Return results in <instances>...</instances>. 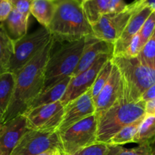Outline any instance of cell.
I'll return each mask as SVG.
<instances>
[{"label": "cell", "instance_id": "cell-14", "mask_svg": "<svg viewBox=\"0 0 155 155\" xmlns=\"http://www.w3.org/2000/svg\"><path fill=\"white\" fill-rule=\"evenodd\" d=\"M28 130L27 120L24 115L1 124L0 155H10L21 138Z\"/></svg>", "mask_w": 155, "mask_h": 155}, {"label": "cell", "instance_id": "cell-15", "mask_svg": "<svg viewBox=\"0 0 155 155\" xmlns=\"http://www.w3.org/2000/svg\"><path fill=\"white\" fill-rule=\"evenodd\" d=\"M114 43L100 40L93 36L85 38V45L81 58L72 77L78 75L92 66L95 61L103 54L113 56Z\"/></svg>", "mask_w": 155, "mask_h": 155}, {"label": "cell", "instance_id": "cell-18", "mask_svg": "<svg viewBox=\"0 0 155 155\" xmlns=\"http://www.w3.org/2000/svg\"><path fill=\"white\" fill-rule=\"evenodd\" d=\"M29 18L12 8L7 19L2 24L4 26L9 37L16 41L27 35Z\"/></svg>", "mask_w": 155, "mask_h": 155}, {"label": "cell", "instance_id": "cell-5", "mask_svg": "<svg viewBox=\"0 0 155 155\" xmlns=\"http://www.w3.org/2000/svg\"><path fill=\"white\" fill-rule=\"evenodd\" d=\"M85 45V38L68 42L50 55L45 68L42 90L52 87L68 77H72L81 58ZM41 91V92H42Z\"/></svg>", "mask_w": 155, "mask_h": 155}, {"label": "cell", "instance_id": "cell-8", "mask_svg": "<svg viewBox=\"0 0 155 155\" xmlns=\"http://www.w3.org/2000/svg\"><path fill=\"white\" fill-rule=\"evenodd\" d=\"M64 106L61 101L39 106L24 114L28 130L56 132L61 123Z\"/></svg>", "mask_w": 155, "mask_h": 155}, {"label": "cell", "instance_id": "cell-1", "mask_svg": "<svg viewBox=\"0 0 155 155\" xmlns=\"http://www.w3.org/2000/svg\"><path fill=\"white\" fill-rule=\"evenodd\" d=\"M54 40L51 38L46 45L15 74L13 94L1 124L23 115L42 90L47 61L51 55Z\"/></svg>", "mask_w": 155, "mask_h": 155}, {"label": "cell", "instance_id": "cell-31", "mask_svg": "<svg viewBox=\"0 0 155 155\" xmlns=\"http://www.w3.org/2000/svg\"><path fill=\"white\" fill-rule=\"evenodd\" d=\"M12 8L21 15L30 18V0H11Z\"/></svg>", "mask_w": 155, "mask_h": 155}, {"label": "cell", "instance_id": "cell-25", "mask_svg": "<svg viewBox=\"0 0 155 155\" xmlns=\"http://www.w3.org/2000/svg\"><path fill=\"white\" fill-rule=\"evenodd\" d=\"M105 155H155L152 145H141L133 148H126L122 145H107Z\"/></svg>", "mask_w": 155, "mask_h": 155}, {"label": "cell", "instance_id": "cell-39", "mask_svg": "<svg viewBox=\"0 0 155 155\" xmlns=\"http://www.w3.org/2000/svg\"><path fill=\"white\" fill-rule=\"evenodd\" d=\"M51 1H54V2H58V0H51Z\"/></svg>", "mask_w": 155, "mask_h": 155}, {"label": "cell", "instance_id": "cell-40", "mask_svg": "<svg viewBox=\"0 0 155 155\" xmlns=\"http://www.w3.org/2000/svg\"><path fill=\"white\" fill-rule=\"evenodd\" d=\"M58 155H61V153H59V154H58Z\"/></svg>", "mask_w": 155, "mask_h": 155}, {"label": "cell", "instance_id": "cell-28", "mask_svg": "<svg viewBox=\"0 0 155 155\" xmlns=\"http://www.w3.org/2000/svg\"><path fill=\"white\" fill-rule=\"evenodd\" d=\"M155 30V11H153L152 13L149 15L145 22L142 25L140 31L139 32L140 36V41L142 47L144 46L145 43L151 38Z\"/></svg>", "mask_w": 155, "mask_h": 155}, {"label": "cell", "instance_id": "cell-17", "mask_svg": "<svg viewBox=\"0 0 155 155\" xmlns=\"http://www.w3.org/2000/svg\"><path fill=\"white\" fill-rule=\"evenodd\" d=\"M71 77H67L62 81L59 82L58 83L53 86L52 87L49 88L46 90L42 91L35 98V99L31 103L27 110L36 108V107H39V106L60 101L62 96L64 94L65 90H66L67 87L68 86V83L71 80Z\"/></svg>", "mask_w": 155, "mask_h": 155}, {"label": "cell", "instance_id": "cell-19", "mask_svg": "<svg viewBox=\"0 0 155 155\" xmlns=\"http://www.w3.org/2000/svg\"><path fill=\"white\" fill-rule=\"evenodd\" d=\"M57 7V2L51 0H31L30 14L44 27L51 23Z\"/></svg>", "mask_w": 155, "mask_h": 155}, {"label": "cell", "instance_id": "cell-9", "mask_svg": "<svg viewBox=\"0 0 155 155\" xmlns=\"http://www.w3.org/2000/svg\"><path fill=\"white\" fill-rule=\"evenodd\" d=\"M49 149L60 150L61 145L58 132H26L10 155H38Z\"/></svg>", "mask_w": 155, "mask_h": 155}, {"label": "cell", "instance_id": "cell-38", "mask_svg": "<svg viewBox=\"0 0 155 155\" xmlns=\"http://www.w3.org/2000/svg\"><path fill=\"white\" fill-rule=\"evenodd\" d=\"M75 1L77 2H78L80 5H83L84 3H86V2L89 1V0H75Z\"/></svg>", "mask_w": 155, "mask_h": 155}, {"label": "cell", "instance_id": "cell-6", "mask_svg": "<svg viewBox=\"0 0 155 155\" xmlns=\"http://www.w3.org/2000/svg\"><path fill=\"white\" fill-rule=\"evenodd\" d=\"M61 155H74L85 148L97 143V117L95 114L77 123L58 133Z\"/></svg>", "mask_w": 155, "mask_h": 155}, {"label": "cell", "instance_id": "cell-41", "mask_svg": "<svg viewBox=\"0 0 155 155\" xmlns=\"http://www.w3.org/2000/svg\"><path fill=\"white\" fill-rule=\"evenodd\" d=\"M0 127H1V124H0Z\"/></svg>", "mask_w": 155, "mask_h": 155}, {"label": "cell", "instance_id": "cell-21", "mask_svg": "<svg viewBox=\"0 0 155 155\" xmlns=\"http://www.w3.org/2000/svg\"><path fill=\"white\" fill-rule=\"evenodd\" d=\"M13 51L14 41L8 36L3 24H0V75L8 72Z\"/></svg>", "mask_w": 155, "mask_h": 155}, {"label": "cell", "instance_id": "cell-22", "mask_svg": "<svg viewBox=\"0 0 155 155\" xmlns=\"http://www.w3.org/2000/svg\"><path fill=\"white\" fill-rule=\"evenodd\" d=\"M155 142V117L146 116L141 123L133 139V143L139 145H152Z\"/></svg>", "mask_w": 155, "mask_h": 155}, {"label": "cell", "instance_id": "cell-4", "mask_svg": "<svg viewBox=\"0 0 155 155\" xmlns=\"http://www.w3.org/2000/svg\"><path fill=\"white\" fill-rule=\"evenodd\" d=\"M145 117V102H127L122 96L97 117V143L108 144L121 129Z\"/></svg>", "mask_w": 155, "mask_h": 155}, {"label": "cell", "instance_id": "cell-27", "mask_svg": "<svg viewBox=\"0 0 155 155\" xmlns=\"http://www.w3.org/2000/svg\"><path fill=\"white\" fill-rule=\"evenodd\" d=\"M137 58L143 64L155 68V30L151 38L142 47Z\"/></svg>", "mask_w": 155, "mask_h": 155}, {"label": "cell", "instance_id": "cell-33", "mask_svg": "<svg viewBox=\"0 0 155 155\" xmlns=\"http://www.w3.org/2000/svg\"><path fill=\"white\" fill-rule=\"evenodd\" d=\"M12 10V5L10 0H0V23L7 19Z\"/></svg>", "mask_w": 155, "mask_h": 155}, {"label": "cell", "instance_id": "cell-7", "mask_svg": "<svg viewBox=\"0 0 155 155\" xmlns=\"http://www.w3.org/2000/svg\"><path fill=\"white\" fill-rule=\"evenodd\" d=\"M51 38L48 29L42 27L14 41V51L9 64L8 72L18 74L48 44Z\"/></svg>", "mask_w": 155, "mask_h": 155}, {"label": "cell", "instance_id": "cell-26", "mask_svg": "<svg viewBox=\"0 0 155 155\" xmlns=\"http://www.w3.org/2000/svg\"><path fill=\"white\" fill-rule=\"evenodd\" d=\"M112 68H113V63H112L111 59H110V60H108L104 64V66L101 68V69L98 72V75H97L96 78H95V82H94L92 88L90 89L92 100H94L96 98L97 95L101 92L102 88L104 87V85L107 82L110 76Z\"/></svg>", "mask_w": 155, "mask_h": 155}, {"label": "cell", "instance_id": "cell-3", "mask_svg": "<svg viewBox=\"0 0 155 155\" xmlns=\"http://www.w3.org/2000/svg\"><path fill=\"white\" fill-rule=\"evenodd\" d=\"M112 63L121 77L122 98L127 102L140 101L145 91L155 83V68L141 63L138 58L113 57Z\"/></svg>", "mask_w": 155, "mask_h": 155}, {"label": "cell", "instance_id": "cell-34", "mask_svg": "<svg viewBox=\"0 0 155 155\" xmlns=\"http://www.w3.org/2000/svg\"><path fill=\"white\" fill-rule=\"evenodd\" d=\"M154 98H155V83L145 91V93L142 95L141 100L146 102V101H150L151 99H154Z\"/></svg>", "mask_w": 155, "mask_h": 155}, {"label": "cell", "instance_id": "cell-20", "mask_svg": "<svg viewBox=\"0 0 155 155\" xmlns=\"http://www.w3.org/2000/svg\"><path fill=\"white\" fill-rule=\"evenodd\" d=\"M15 85V74L7 72L0 75V124L10 103Z\"/></svg>", "mask_w": 155, "mask_h": 155}, {"label": "cell", "instance_id": "cell-36", "mask_svg": "<svg viewBox=\"0 0 155 155\" xmlns=\"http://www.w3.org/2000/svg\"><path fill=\"white\" fill-rule=\"evenodd\" d=\"M144 6H148L151 8L153 11H155V0H145L141 5V8Z\"/></svg>", "mask_w": 155, "mask_h": 155}, {"label": "cell", "instance_id": "cell-29", "mask_svg": "<svg viewBox=\"0 0 155 155\" xmlns=\"http://www.w3.org/2000/svg\"><path fill=\"white\" fill-rule=\"evenodd\" d=\"M142 48L140 36H139V33H138L137 34L133 36L130 43L129 44L127 48L124 51V54L121 56L126 58H136L139 55Z\"/></svg>", "mask_w": 155, "mask_h": 155}, {"label": "cell", "instance_id": "cell-37", "mask_svg": "<svg viewBox=\"0 0 155 155\" xmlns=\"http://www.w3.org/2000/svg\"><path fill=\"white\" fill-rule=\"evenodd\" d=\"M59 153L61 152L60 150L58 149H49L46 151H44V152L41 153V154H38V155H58Z\"/></svg>", "mask_w": 155, "mask_h": 155}, {"label": "cell", "instance_id": "cell-10", "mask_svg": "<svg viewBox=\"0 0 155 155\" xmlns=\"http://www.w3.org/2000/svg\"><path fill=\"white\" fill-rule=\"evenodd\" d=\"M137 12L131 5H127L124 12L118 14L107 13L92 24L93 37L100 40L114 43L125 29L132 15Z\"/></svg>", "mask_w": 155, "mask_h": 155}, {"label": "cell", "instance_id": "cell-12", "mask_svg": "<svg viewBox=\"0 0 155 155\" xmlns=\"http://www.w3.org/2000/svg\"><path fill=\"white\" fill-rule=\"evenodd\" d=\"M95 114L94 101L90 90L72 100L64 105L63 119L58 128V133H63L71 126Z\"/></svg>", "mask_w": 155, "mask_h": 155}, {"label": "cell", "instance_id": "cell-23", "mask_svg": "<svg viewBox=\"0 0 155 155\" xmlns=\"http://www.w3.org/2000/svg\"><path fill=\"white\" fill-rule=\"evenodd\" d=\"M110 0H89L82 5L86 18L91 25L108 13Z\"/></svg>", "mask_w": 155, "mask_h": 155}, {"label": "cell", "instance_id": "cell-13", "mask_svg": "<svg viewBox=\"0 0 155 155\" xmlns=\"http://www.w3.org/2000/svg\"><path fill=\"white\" fill-rule=\"evenodd\" d=\"M122 96L121 77L119 70L113 64L110 76L104 87L93 100L95 108V116L100 114L110 108Z\"/></svg>", "mask_w": 155, "mask_h": 155}, {"label": "cell", "instance_id": "cell-42", "mask_svg": "<svg viewBox=\"0 0 155 155\" xmlns=\"http://www.w3.org/2000/svg\"><path fill=\"white\" fill-rule=\"evenodd\" d=\"M30 1H31V0H30Z\"/></svg>", "mask_w": 155, "mask_h": 155}, {"label": "cell", "instance_id": "cell-35", "mask_svg": "<svg viewBox=\"0 0 155 155\" xmlns=\"http://www.w3.org/2000/svg\"><path fill=\"white\" fill-rule=\"evenodd\" d=\"M145 115L155 117V98L145 102Z\"/></svg>", "mask_w": 155, "mask_h": 155}, {"label": "cell", "instance_id": "cell-16", "mask_svg": "<svg viewBox=\"0 0 155 155\" xmlns=\"http://www.w3.org/2000/svg\"><path fill=\"white\" fill-rule=\"evenodd\" d=\"M152 12L153 10L151 8L144 6L132 15L122 34L114 43L113 57L121 56L124 54V51L130 43L133 36L140 31L142 25Z\"/></svg>", "mask_w": 155, "mask_h": 155}, {"label": "cell", "instance_id": "cell-11", "mask_svg": "<svg viewBox=\"0 0 155 155\" xmlns=\"http://www.w3.org/2000/svg\"><path fill=\"white\" fill-rule=\"evenodd\" d=\"M113 58L112 55L103 54L87 70L71 78L64 94L61 99L64 106L72 100L86 93L92 88L98 72L104 64Z\"/></svg>", "mask_w": 155, "mask_h": 155}, {"label": "cell", "instance_id": "cell-2", "mask_svg": "<svg viewBox=\"0 0 155 155\" xmlns=\"http://www.w3.org/2000/svg\"><path fill=\"white\" fill-rule=\"evenodd\" d=\"M54 41L72 42L93 36L83 7L75 0H58L54 17L46 27Z\"/></svg>", "mask_w": 155, "mask_h": 155}, {"label": "cell", "instance_id": "cell-30", "mask_svg": "<svg viewBox=\"0 0 155 155\" xmlns=\"http://www.w3.org/2000/svg\"><path fill=\"white\" fill-rule=\"evenodd\" d=\"M107 148V144L95 143V145L80 150L74 155H105Z\"/></svg>", "mask_w": 155, "mask_h": 155}, {"label": "cell", "instance_id": "cell-32", "mask_svg": "<svg viewBox=\"0 0 155 155\" xmlns=\"http://www.w3.org/2000/svg\"><path fill=\"white\" fill-rule=\"evenodd\" d=\"M127 5L124 0H110L108 13L118 14L127 9Z\"/></svg>", "mask_w": 155, "mask_h": 155}, {"label": "cell", "instance_id": "cell-24", "mask_svg": "<svg viewBox=\"0 0 155 155\" xmlns=\"http://www.w3.org/2000/svg\"><path fill=\"white\" fill-rule=\"evenodd\" d=\"M144 118H145V117L121 129L117 133H116L111 138L107 145H125V144L133 142V139H134L135 136H136V133L139 128V126H140L141 123L142 122Z\"/></svg>", "mask_w": 155, "mask_h": 155}]
</instances>
